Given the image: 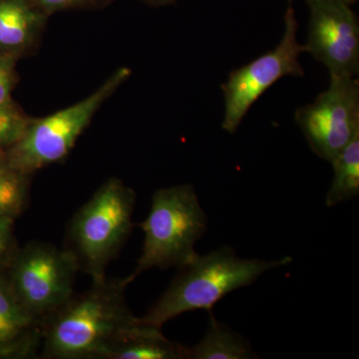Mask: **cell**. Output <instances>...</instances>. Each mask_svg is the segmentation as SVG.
Returning <instances> with one entry per match:
<instances>
[{
    "label": "cell",
    "mask_w": 359,
    "mask_h": 359,
    "mask_svg": "<svg viewBox=\"0 0 359 359\" xmlns=\"http://www.w3.org/2000/svg\"><path fill=\"white\" fill-rule=\"evenodd\" d=\"M32 175L15 169L0 153V219L15 221L29 204Z\"/></svg>",
    "instance_id": "9a60e30c"
},
{
    "label": "cell",
    "mask_w": 359,
    "mask_h": 359,
    "mask_svg": "<svg viewBox=\"0 0 359 359\" xmlns=\"http://www.w3.org/2000/svg\"><path fill=\"white\" fill-rule=\"evenodd\" d=\"M79 271L69 250L33 241L20 245L6 276L21 304L43 323L75 294Z\"/></svg>",
    "instance_id": "8992f818"
},
{
    "label": "cell",
    "mask_w": 359,
    "mask_h": 359,
    "mask_svg": "<svg viewBox=\"0 0 359 359\" xmlns=\"http://www.w3.org/2000/svg\"><path fill=\"white\" fill-rule=\"evenodd\" d=\"M124 278L92 282L43 321L40 358L107 359L115 344L140 323L127 304Z\"/></svg>",
    "instance_id": "6da1fadb"
},
{
    "label": "cell",
    "mask_w": 359,
    "mask_h": 359,
    "mask_svg": "<svg viewBox=\"0 0 359 359\" xmlns=\"http://www.w3.org/2000/svg\"><path fill=\"white\" fill-rule=\"evenodd\" d=\"M130 76L129 68H119L80 102L45 117L30 118L20 140L6 152L8 162L33 176L39 170L65 160L103 104Z\"/></svg>",
    "instance_id": "5b68a950"
},
{
    "label": "cell",
    "mask_w": 359,
    "mask_h": 359,
    "mask_svg": "<svg viewBox=\"0 0 359 359\" xmlns=\"http://www.w3.org/2000/svg\"><path fill=\"white\" fill-rule=\"evenodd\" d=\"M308 37L304 51L335 76L355 77L359 72V21L341 0H306Z\"/></svg>",
    "instance_id": "9c48e42d"
},
{
    "label": "cell",
    "mask_w": 359,
    "mask_h": 359,
    "mask_svg": "<svg viewBox=\"0 0 359 359\" xmlns=\"http://www.w3.org/2000/svg\"><path fill=\"white\" fill-rule=\"evenodd\" d=\"M342 2L346 4L347 6H353V4H355L358 2V0H341Z\"/></svg>",
    "instance_id": "44dd1931"
},
{
    "label": "cell",
    "mask_w": 359,
    "mask_h": 359,
    "mask_svg": "<svg viewBox=\"0 0 359 359\" xmlns=\"http://www.w3.org/2000/svg\"><path fill=\"white\" fill-rule=\"evenodd\" d=\"M136 200L133 189L113 177L70 219L65 248L92 282L106 280V269L126 244L133 230Z\"/></svg>",
    "instance_id": "3957f363"
},
{
    "label": "cell",
    "mask_w": 359,
    "mask_h": 359,
    "mask_svg": "<svg viewBox=\"0 0 359 359\" xmlns=\"http://www.w3.org/2000/svg\"><path fill=\"white\" fill-rule=\"evenodd\" d=\"M292 262V257L275 261L243 259L229 245L204 256L197 255L178 269L169 287L140 320L162 327L168 321L188 311H212L226 294L252 285L266 271L287 266Z\"/></svg>",
    "instance_id": "7a4b0ae2"
},
{
    "label": "cell",
    "mask_w": 359,
    "mask_h": 359,
    "mask_svg": "<svg viewBox=\"0 0 359 359\" xmlns=\"http://www.w3.org/2000/svg\"><path fill=\"white\" fill-rule=\"evenodd\" d=\"M29 120L14 101L0 106V153H6L20 140Z\"/></svg>",
    "instance_id": "2e32d148"
},
{
    "label": "cell",
    "mask_w": 359,
    "mask_h": 359,
    "mask_svg": "<svg viewBox=\"0 0 359 359\" xmlns=\"http://www.w3.org/2000/svg\"><path fill=\"white\" fill-rule=\"evenodd\" d=\"M47 15L75 9L99 8L112 0H32Z\"/></svg>",
    "instance_id": "ac0fdd59"
},
{
    "label": "cell",
    "mask_w": 359,
    "mask_h": 359,
    "mask_svg": "<svg viewBox=\"0 0 359 359\" xmlns=\"http://www.w3.org/2000/svg\"><path fill=\"white\" fill-rule=\"evenodd\" d=\"M141 1H143L144 4H147V6L159 7L174 4V2H176L177 0H141Z\"/></svg>",
    "instance_id": "ffe728a7"
},
{
    "label": "cell",
    "mask_w": 359,
    "mask_h": 359,
    "mask_svg": "<svg viewBox=\"0 0 359 359\" xmlns=\"http://www.w3.org/2000/svg\"><path fill=\"white\" fill-rule=\"evenodd\" d=\"M15 61L0 57V106L13 102V92L18 83Z\"/></svg>",
    "instance_id": "d6986e66"
},
{
    "label": "cell",
    "mask_w": 359,
    "mask_h": 359,
    "mask_svg": "<svg viewBox=\"0 0 359 359\" xmlns=\"http://www.w3.org/2000/svg\"><path fill=\"white\" fill-rule=\"evenodd\" d=\"M327 89L302 106L294 119L309 147L328 163L359 132V82L355 77L330 75Z\"/></svg>",
    "instance_id": "ba28073f"
},
{
    "label": "cell",
    "mask_w": 359,
    "mask_h": 359,
    "mask_svg": "<svg viewBox=\"0 0 359 359\" xmlns=\"http://www.w3.org/2000/svg\"><path fill=\"white\" fill-rule=\"evenodd\" d=\"M209 313V327L195 346L188 347L187 359H254L259 358L250 342L231 330Z\"/></svg>",
    "instance_id": "4fadbf2b"
},
{
    "label": "cell",
    "mask_w": 359,
    "mask_h": 359,
    "mask_svg": "<svg viewBox=\"0 0 359 359\" xmlns=\"http://www.w3.org/2000/svg\"><path fill=\"white\" fill-rule=\"evenodd\" d=\"M287 1H289L290 4H292V2L294 1V0H287Z\"/></svg>",
    "instance_id": "7402d4cb"
},
{
    "label": "cell",
    "mask_w": 359,
    "mask_h": 359,
    "mask_svg": "<svg viewBox=\"0 0 359 359\" xmlns=\"http://www.w3.org/2000/svg\"><path fill=\"white\" fill-rule=\"evenodd\" d=\"M188 347L165 337L162 327L139 323L110 351L107 359H187Z\"/></svg>",
    "instance_id": "7c38bea8"
},
{
    "label": "cell",
    "mask_w": 359,
    "mask_h": 359,
    "mask_svg": "<svg viewBox=\"0 0 359 359\" xmlns=\"http://www.w3.org/2000/svg\"><path fill=\"white\" fill-rule=\"evenodd\" d=\"M43 323L14 294L6 273L0 275V359L34 358L42 346Z\"/></svg>",
    "instance_id": "30bf717a"
},
{
    "label": "cell",
    "mask_w": 359,
    "mask_h": 359,
    "mask_svg": "<svg viewBox=\"0 0 359 359\" xmlns=\"http://www.w3.org/2000/svg\"><path fill=\"white\" fill-rule=\"evenodd\" d=\"M144 231L142 254L134 271L124 278L127 285L152 269L181 268L197 256L195 245L204 236L208 219L193 186L159 189L152 197Z\"/></svg>",
    "instance_id": "277c9868"
},
{
    "label": "cell",
    "mask_w": 359,
    "mask_h": 359,
    "mask_svg": "<svg viewBox=\"0 0 359 359\" xmlns=\"http://www.w3.org/2000/svg\"><path fill=\"white\" fill-rule=\"evenodd\" d=\"M48 18L32 0H0V57L18 62L33 53Z\"/></svg>",
    "instance_id": "8fae6325"
},
{
    "label": "cell",
    "mask_w": 359,
    "mask_h": 359,
    "mask_svg": "<svg viewBox=\"0 0 359 359\" xmlns=\"http://www.w3.org/2000/svg\"><path fill=\"white\" fill-rule=\"evenodd\" d=\"M13 219H0V275L4 273L20 248Z\"/></svg>",
    "instance_id": "e0dca14e"
},
{
    "label": "cell",
    "mask_w": 359,
    "mask_h": 359,
    "mask_svg": "<svg viewBox=\"0 0 359 359\" xmlns=\"http://www.w3.org/2000/svg\"><path fill=\"white\" fill-rule=\"evenodd\" d=\"M282 39L273 50L266 52L242 67L233 69L222 84L224 113L222 128L235 134L252 106L266 90L287 76H304L299 56L304 46L297 40V23L294 7L285 14Z\"/></svg>",
    "instance_id": "52a82bcc"
},
{
    "label": "cell",
    "mask_w": 359,
    "mask_h": 359,
    "mask_svg": "<svg viewBox=\"0 0 359 359\" xmlns=\"http://www.w3.org/2000/svg\"><path fill=\"white\" fill-rule=\"evenodd\" d=\"M330 164L334 168V176L325 204L332 208L359 195V132Z\"/></svg>",
    "instance_id": "5bb4252c"
}]
</instances>
